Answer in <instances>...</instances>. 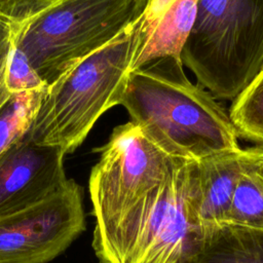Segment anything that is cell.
Masks as SVG:
<instances>
[{"label":"cell","instance_id":"1","mask_svg":"<svg viewBox=\"0 0 263 263\" xmlns=\"http://www.w3.org/2000/svg\"><path fill=\"white\" fill-rule=\"evenodd\" d=\"M195 170L181 158L91 170L98 263H178L201 235L190 211Z\"/></svg>","mask_w":263,"mask_h":263},{"label":"cell","instance_id":"2","mask_svg":"<svg viewBox=\"0 0 263 263\" xmlns=\"http://www.w3.org/2000/svg\"><path fill=\"white\" fill-rule=\"evenodd\" d=\"M120 105L173 157L200 160L239 148L229 114L188 79L180 58H159L130 71Z\"/></svg>","mask_w":263,"mask_h":263},{"label":"cell","instance_id":"3","mask_svg":"<svg viewBox=\"0 0 263 263\" xmlns=\"http://www.w3.org/2000/svg\"><path fill=\"white\" fill-rule=\"evenodd\" d=\"M137 21L44 89L28 138L72 153L99 118L120 105L135 52Z\"/></svg>","mask_w":263,"mask_h":263},{"label":"cell","instance_id":"4","mask_svg":"<svg viewBox=\"0 0 263 263\" xmlns=\"http://www.w3.org/2000/svg\"><path fill=\"white\" fill-rule=\"evenodd\" d=\"M147 1L53 0L13 25L12 47L48 86L135 23Z\"/></svg>","mask_w":263,"mask_h":263},{"label":"cell","instance_id":"5","mask_svg":"<svg viewBox=\"0 0 263 263\" xmlns=\"http://www.w3.org/2000/svg\"><path fill=\"white\" fill-rule=\"evenodd\" d=\"M180 58L197 84L233 100L263 64V0H198Z\"/></svg>","mask_w":263,"mask_h":263},{"label":"cell","instance_id":"6","mask_svg":"<svg viewBox=\"0 0 263 263\" xmlns=\"http://www.w3.org/2000/svg\"><path fill=\"white\" fill-rule=\"evenodd\" d=\"M85 229L83 189L73 179L46 198L0 216V263H47Z\"/></svg>","mask_w":263,"mask_h":263},{"label":"cell","instance_id":"7","mask_svg":"<svg viewBox=\"0 0 263 263\" xmlns=\"http://www.w3.org/2000/svg\"><path fill=\"white\" fill-rule=\"evenodd\" d=\"M58 147L35 143L26 135L0 154V216L28 208L67 181Z\"/></svg>","mask_w":263,"mask_h":263},{"label":"cell","instance_id":"8","mask_svg":"<svg viewBox=\"0 0 263 263\" xmlns=\"http://www.w3.org/2000/svg\"><path fill=\"white\" fill-rule=\"evenodd\" d=\"M263 158V146L241 148L196 160L190 197L191 218L204 232L227 223L231 198L240 175Z\"/></svg>","mask_w":263,"mask_h":263},{"label":"cell","instance_id":"9","mask_svg":"<svg viewBox=\"0 0 263 263\" xmlns=\"http://www.w3.org/2000/svg\"><path fill=\"white\" fill-rule=\"evenodd\" d=\"M197 5L198 0H148L137 21L130 71L159 58H180Z\"/></svg>","mask_w":263,"mask_h":263},{"label":"cell","instance_id":"10","mask_svg":"<svg viewBox=\"0 0 263 263\" xmlns=\"http://www.w3.org/2000/svg\"><path fill=\"white\" fill-rule=\"evenodd\" d=\"M178 263H263V228L224 223L209 229Z\"/></svg>","mask_w":263,"mask_h":263},{"label":"cell","instance_id":"11","mask_svg":"<svg viewBox=\"0 0 263 263\" xmlns=\"http://www.w3.org/2000/svg\"><path fill=\"white\" fill-rule=\"evenodd\" d=\"M228 114L238 138L263 146V64L232 100Z\"/></svg>","mask_w":263,"mask_h":263},{"label":"cell","instance_id":"12","mask_svg":"<svg viewBox=\"0 0 263 263\" xmlns=\"http://www.w3.org/2000/svg\"><path fill=\"white\" fill-rule=\"evenodd\" d=\"M260 161L240 175L231 198L227 223L263 228V179L257 171Z\"/></svg>","mask_w":263,"mask_h":263},{"label":"cell","instance_id":"13","mask_svg":"<svg viewBox=\"0 0 263 263\" xmlns=\"http://www.w3.org/2000/svg\"><path fill=\"white\" fill-rule=\"evenodd\" d=\"M45 88L11 92L2 105L0 108V154L27 134Z\"/></svg>","mask_w":263,"mask_h":263},{"label":"cell","instance_id":"14","mask_svg":"<svg viewBox=\"0 0 263 263\" xmlns=\"http://www.w3.org/2000/svg\"><path fill=\"white\" fill-rule=\"evenodd\" d=\"M5 81L10 92L43 89L47 87L31 68L26 58L13 47L11 49Z\"/></svg>","mask_w":263,"mask_h":263},{"label":"cell","instance_id":"15","mask_svg":"<svg viewBox=\"0 0 263 263\" xmlns=\"http://www.w3.org/2000/svg\"><path fill=\"white\" fill-rule=\"evenodd\" d=\"M53 0H0V17L11 23L20 24Z\"/></svg>","mask_w":263,"mask_h":263},{"label":"cell","instance_id":"16","mask_svg":"<svg viewBox=\"0 0 263 263\" xmlns=\"http://www.w3.org/2000/svg\"><path fill=\"white\" fill-rule=\"evenodd\" d=\"M12 49V28L0 18V81L5 77Z\"/></svg>","mask_w":263,"mask_h":263},{"label":"cell","instance_id":"17","mask_svg":"<svg viewBox=\"0 0 263 263\" xmlns=\"http://www.w3.org/2000/svg\"><path fill=\"white\" fill-rule=\"evenodd\" d=\"M6 75L5 77L0 81V108L2 107V105L8 100V98L10 97V91L8 90L7 86H6V81H5Z\"/></svg>","mask_w":263,"mask_h":263},{"label":"cell","instance_id":"18","mask_svg":"<svg viewBox=\"0 0 263 263\" xmlns=\"http://www.w3.org/2000/svg\"><path fill=\"white\" fill-rule=\"evenodd\" d=\"M257 171H258V174L262 177V179H263V158H262V160L260 161V163H259V165H258V167H257Z\"/></svg>","mask_w":263,"mask_h":263}]
</instances>
